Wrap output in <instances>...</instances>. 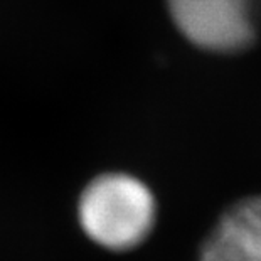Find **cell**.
<instances>
[{"instance_id": "cell-1", "label": "cell", "mask_w": 261, "mask_h": 261, "mask_svg": "<svg viewBox=\"0 0 261 261\" xmlns=\"http://www.w3.org/2000/svg\"><path fill=\"white\" fill-rule=\"evenodd\" d=\"M81 229L110 251H130L147 240L157 221V202L140 179L112 172L93 179L77 202Z\"/></svg>"}, {"instance_id": "cell-2", "label": "cell", "mask_w": 261, "mask_h": 261, "mask_svg": "<svg viewBox=\"0 0 261 261\" xmlns=\"http://www.w3.org/2000/svg\"><path fill=\"white\" fill-rule=\"evenodd\" d=\"M167 9L180 34L211 53L243 51L261 27V0H167Z\"/></svg>"}, {"instance_id": "cell-3", "label": "cell", "mask_w": 261, "mask_h": 261, "mask_svg": "<svg viewBox=\"0 0 261 261\" xmlns=\"http://www.w3.org/2000/svg\"><path fill=\"white\" fill-rule=\"evenodd\" d=\"M199 261H261V197L238 201L221 216Z\"/></svg>"}]
</instances>
